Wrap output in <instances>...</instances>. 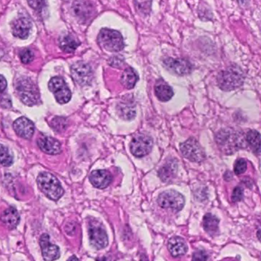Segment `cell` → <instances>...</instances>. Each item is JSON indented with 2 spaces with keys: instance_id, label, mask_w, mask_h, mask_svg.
Listing matches in <instances>:
<instances>
[{
  "instance_id": "cell-37",
  "label": "cell",
  "mask_w": 261,
  "mask_h": 261,
  "mask_svg": "<svg viewBox=\"0 0 261 261\" xmlns=\"http://www.w3.org/2000/svg\"><path fill=\"white\" fill-rule=\"evenodd\" d=\"M7 87L6 80L3 76L0 75V93H2Z\"/></svg>"
},
{
  "instance_id": "cell-22",
  "label": "cell",
  "mask_w": 261,
  "mask_h": 261,
  "mask_svg": "<svg viewBox=\"0 0 261 261\" xmlns=\"http://www.w3.org/2000/svg\"><path fill=\"white\" fill-rule=\"evenodd\" d=\"M119 116L124 119L130 120L136 116V107L132 101L124 100L117 106Z\"/></svg>"
},
{
  "instance_id": "cell-10",
  "label": "cell",
  "mask_w": 261,
  "mask_h": 261,
  "mask_svg": "<svg viewBox=\"0 0 261 261\" xmlns=\"http://www.w3.org/2000/svg\"><path fill=\"white\" fill-rule=\"evenodd\" d=\"M153 141L151 137L139 135L134 137L131 141V153L136 157H143L150 154L153 148Z\"/></svg>"
},
{
  "instance_id": "cell-9",
  "label": "cell",
  "mask_w": 261,
  "mask_h": 261,
  "mask_svg": "<svg viewBox=\"0 0 261 261\" xmlns=\"http://www.w3.org/2000/svg\"><path fill=\"white\" fill-rule=\"evenodd\" d=\"M48 88L54 94L55 99L60 104H66L71 98V92L66 84L64 79L55 77L52 78L48 84Z\"/></svg>"
},
{
  "instance_id": "cell-2",
  "label": "cell",
  "mask_w": 261,
  "mask_h": 261,
  "mask_svg": "<svg viewBox=\"0 0 261 261\" xmlns=\"http://www.w3.org/2000/svg\"><path fill=\"white\" fill-rule=\"evenodd\" d=\"M38 187L45 197L57 201L64 195V189L56 176L50 173H41L37 178Z\"/></svg>"
},
{
  "instance_id": "cell-3",
  "label": "cell",
  "mask_w": 261,
  "mask_h": 261,
  "mask_svg": "<svg viewBox=\"0 0 261 261\" xmlns=\"http://www.w3.org/2000/svg\"><path fill=\"white\" fill-rule=\"evenodd\" d=\"M244 76L238 67H230L218 74V87L225 91L234 90L242 85Z\"/></svg>"
},
{
  "instance_id": "cell-25",
  "label": "cell",
  "mask_w": 261,
  "mask_h": 261,
  "mask_svg": "<svg viewBox=\"0 0 261 261\" xmlns=\"http://www.w3.org/2000/svg\"><path fill=\"white\" fill-rule=\"evenodd\" d=\"M245 140L255 154H259L261 150V135L259 132L255 130L249 131L247 134Z\"/></svg>"
},
{
  "instance_id": "cell-29",
  "label": "cell",
  "mask_w": 261,
  "mask_h": 261,
  "mask_svg": "<svg viewBox=\"0 0 261 261\" xmlns=\"http://www.w3.org/2000/svg\"><path fill=\"white\" fill-rule=\"evenodd\" d=\"M13 162V158L11 155L9 149L3 145L0 144V164L4 167H9Z\"/></svg>"
},
{
  "instance_id": "cell-24",
  "label": "cell",
  "mask_w": 261,
  "mask_h": 261,
  "mask_svg": "<svg viewBox=\"0 0 261 261\" xmlns=\"http://www.w3.org/2000/svg\"><path fill=\"white\" fill-rule=\"evenodd\" d=\"M79 45V41L71 34H67L61 37L60 47L65 52L72 53Z\"/></svg>"
},
{
  "instance_id": "cell-32",
  "label": "cell",
  "mask_w": 261,
  "mask_h": 261,
  "mask_svg": "<svg viewBox=\"0 0 261 261\" xmlns=\"http://www.w3.org/2000/svg\"><path fill=\"white\" fill-rule=\"evenodd\" d=\"M243 197H244V190H243L242 188L237 186L232 193V200L233 202L241 201L242 200Z\"/></svg>"
},
{
  "instance_id": "cell-31",
  "label": "cell",
  "mask_w": 261,
  "mask_h": 261,
  "mask_svg": "<svg viewBox=\"0 0 261 261\" xmlns=\"http://www.w3.org/2000/svg\"><path fill=\"white\" fill-rule=\"evenodd\" d=\"M20 58L23 63H30L34 59V54L30 50H24V51L21 52Z\"/></svg>"
},
{
  "instance_id": "cell-5",
  "label": "cell",
  "mask_w": 261,
  "mask_h": 261,
  "mask_svg": "<svg viewBox=\"0 0 261 261\" xmlns=\"http://www.w3.org/2000/svg\"><path fill=\"white\" fill-rule=\"evenodd\" d=\"M90 244L97 250H101L108 244V236L103 224L98 219H91L88 224Z\"/></svg>"
},
{
  "instance_id": "cell-33",
  "label": "cell",
  "mask_w": 261,
  "mask_h": 261,
  "mask_svg": "<svg viewBox=\"0 0 261 261\" xmlns=\"http://www.w3.org/2000/svg\"><path fill=\"white\" fill-rule=\"evenodd\" d=\"M28 2L35 10H41L45 5V0H28Z\"/></svg>"
},
{
  "instance_id": "cell-8",
  "label": "cell",
  "mask_w": 261,
  "mask_h": 261,
  "mask_svg": "<svg viewBox=\"0 0 261 261\" xmlns=\"http://www.w3.org/2000/svg\"><path fill=\"white\" fill-rule=\"evenodd\" d=\"M181 152L186 158L193 162L199 163L205 159V153L201 145L193 138L181 144Z\"/></svg>"
},
{
  "instance_id": "cell-16",
  "label": "cell",
  "mask_w": 261,
  "mask_h": 261,
  "mask_svg": "<svg viewBox=\"0 0 261 261\" xmlns=\"http://www.w3.org/2000/svg\"><path fill=\"white\" fill-rule=\"evenodd\" d=\"M31 28V22L30 19L26 17L17 18L12 23V33L14 36H16L17 38L25 39L30 35Z\"/></svg>"
},
{
  "instance_id": "cell-34",
  "label": "cell",
  "mask_w": 261,
  "mask_h": 261,
  "mask_svg": "<svg viewBox=\"0 0 261 261\" xmlns=\"http://www.w3.org/2000/svg\"><path fill=\"white\" fill-rule=\"evenodd\" d=\"M0 105L2 108H10L12 106V102H11L10 97L8 95H2L0 96Z\"/></svg>"
},
{
  "instance_id": "cell-20",
  "label": "cell",
  "mask_w": 261,
  "mask_h": 261,
  "mask_svg": "<svg viewBox=\"0 0 261 261\" xmlns=\"http://www.w3.org/2000/svg\"><path fill=\"white\" fill-rule=\"evenodd\" d=\"M155 93L159 100L162 102L170 100L174 96L173 89H172V87L163 80L157 81L155 85Z\"/></svg>"
},
{
  "instance_id": "cell-7",
  "label": "cell",
  "mask_w": 261,
  "mask_h": 261,
  "mask_svg": "<svg viewBox=\"0 0 261 261\" xmlns=\"http://www.w3.org/2000/svg\"><path fill=\"white\" fill-rule=\"evenodd\" d=\"M158 204L162 208H170L179 212L185 205V198L181 193L175 190L163 192L159 196Z\"/></svg>"
},
{
  "instance_id": "cell-36",
  "label": "cell",
  "mask_w": 261,
  "mask_h": 261,
  "mask_svg": "<svg viewBox=\"0 0 261 261\" xmlns=\"http://www.w3.org/2000/svg\"><path fill=\"white\" fill-rule=\"evenodd\" d=\"M207 255L203 251H198L193 255V261H206Z\"/></svg>"
},
{
  "instance_id": "cell-30",
  "label": "cell",
  "mask_w": 261,
  "mask_h": 261,
  "mask_svg": "<svg viewBox=\"0 0 261 261\" xmlns=\"http://www.w3.org/2000/svg\"><path fill=\"white\" fill-rule=\"evenodd\" d=\"M247 162L244 159H238L234 164V171L237 175L244 174L247 170Z\"/></svg>"
},
{
  "instance_id": "cell-6",
  "label": "cell",
  "mask_w": 261,
  "mask_h": 261,
  "mask_svg": "<svg viewBox=\"0 0 261 261\" xmlns=\"http://www.w3.org/2000/svg\"><path fill=\"white\" fill-rule=\"evenodd\" d=\"M98 43L101 48L110 52H119L124 48V39L119 31L103 29L98 35Z\"/></svg>"
},
{
  "instance_id": "cell-39",
  "label": "cell",
  "mask_w": 261,
  "mask_h": 261,
  "mask_svg": "<svg viewBox=\"0 0 261 261\" xmlns=\"http://www.w3.org/2000/svg\"><path fill=\"white\" fill-rule=\"evenodd\" d=\"M67 261H80L79 259L77 258L76 256H72L70 257V258H69L68 260H67Z\"/></svg>"
},
{
  "instance_id": "cell-27",
  "label": "cell",
  "mask_w": 261,
  "mask_h": 261,
  "mask_svg": "<svg viewBox=\"0 0 261 261\" xmlns=\"http://www.w3.org/2000/svg\"><path fill=\"white\" fill-rule=\"evenodd\" d=\"M74 13L77 16L81 18H89L91 14L93 12L92 6L85 1H78V2H74Z\"/></svg>"
},
{
  "instance_id": "cell-18",
  "label": "cell",
  "mask_w": 261,
  "mask_h": 261,
  "mask_svg": "<svg viewBox=\"0 0 261 261\" xmlns=\"http://www.w3.org/2000/svg\"><path fill=\"white\" fill-rule=\"evenodd\" d=\"M168 249L172 256L178 258L186 255L188 246L184 239L180 237H173L168 241Z\"/></svg>"
},
{
  "instance_id": "cell-13",
  "label": "cell",
  "mask_w": 261,
  "mask_h": 261,
  "mask_svg": "<svg viewBox=\"0 0 261 261\" xmlns=\"http://www.w3.org/2000/svg\"><path fill=\"white\" fill-rule=\"evenodd\" d=\"M39 243L41 255L45 261H55L60 258V248L56 244L51 243L50 237L48 234H44L41 236Z\"/></svg>"
},
{
  "instance_id": "cell-23",
  "label": "cell",
  "mask_w": 261,
  "mask_h": 261,
  "mask_svg": "<svg viewBox=\"0 0 261 261\" xmlns=\"http://www.w3.org/2000/svg\"><path fill=\"white\" fill-rule=\"evenodd\" d=\"M138 80H139V77L136 72L131 67H128L124 70L121 76V82L126 88L132 89L136 85Z\"/></svg>"
},
{
  "instance_id": "cell-1",
  "label": "cell",
  "mask_w": 261,
  "mask_h": 261,
  "mask_svg": "<svg viewBox=\"0 0 261 261\" xmlns=\"http://www.w3.org/2000/svg\"><path fill=\"white\" fill-rule=\"evenodd\" d=\"M216 142L220 150L226 154H234L246 147V140L242 134L233 129L220 131L216 135Z\"/></svg>"
},
{
  "instance_id": "cell-11",
  "label": "cell",
  "mask_w": 261,
  "mask_h": 261,
  "mask_svg": "<svg viewBox=\"0 0 261 261\" xmlns=\"http://www.w3.org/2000/svg\"><path fill=\"white\" fill-rule=\"evenodd\" d=\"M70 72L73 79L79 85H88L93 80V70L89 64L84 62L78 61L73 64Z\"/></svg>"
},
{
  "instance_id": "cell-4",
  "label": "cell",
  "mask_w": 261,
  "mask_h": 261,
  "mask_svg": "<svg viewBox=\"0 0 261 261\" xmlns=\"http://www.w3.org/2000/svg\"><path fill=\"white\" fill-rule=\"evenodd\" d=\"M16 92L19 99L29 106L38 104L40 100L38 87L31 79L22 78L16 84Z\"/></svg>"
},
{
  "instance_id": "cell-14",
  "label": "cell",
  "mask_w": 261,
  "mask_h": 261,
  "mask_svg": "<svg viewBox=\"0 0 261 261\" xmlns=\"http://www.w3.org/2000/svg\"><path fill=\"white\" fill-rule=\"evenodd\" d=\"M13 128L16 133L23 139H30L34 135V124L26 117H21L14 121Z\"/></svg>"
},
{
  "instance_id": "cell-21",
  "label": "cell",
  "mask_w": 261,
  "mask_h": 261,
  "mask_svg": "<svg viewBox=\"0 0 261 261\" xmlns=\"http://www.w3.org/2000/svg\"><path fill=\"white\" fill-rule=\"evenodd\" d=\"M177 168V161L175 160L167 161L165 165L159 170L158 176L163 182H168L175 176Z\"/></svg>"
},
{
  "instance_id": "cell-26",
  "label": "cell",
  "mask_w": 261,
  "mask_h": 261,
  "mask_svg": "<svg viewBox=\"0 0 261 261\" xmlns=\"http://www.w3.org/2000/svg\"><path fill=\"white\" fill-rule=\"evenodd\" d=\"M219 220L218 218L212 214L208 213L204 215L203 219V226L204 230L210 234H214L218 230Z\"/></svg>"
},
{
  "instance_id": "cell-28",
  "label": "cell",
  "mask_w": 261,
  "mask_h": 261,
  "mask_svg": "<svg viewBox=\"0 0 261 261\" xmlns=\"http://www.w3.org/2000/svg\"><path fill=\"white\" fill-rule=\"evenodd\" d=\"M153 0H133L136 10L140 15L146 16L151 12Z\"/></svg>"
},
{
  "instance_id": "cell-12",
  "label": "cell",
  "mask_w": 261,
  "mask_h": 261,
  "mask_svg": "<svg viewBox=\"0 0 261 261\" xmlns=\"http://www.w3.org/2000/svg\"><path fill=\"white\" fill-rule=\"evenodd\" d=\"M163 65L167 70L179 76L187 75L193 70L191 63L181 58H166L163 60Z\"/></svg>"
},
{
  "instance_id": "cell-15",
  "label": "cell",
  "mask_w": 261,
  "mask_h": 261,
  "mask_svg": "<svg viewBox=\"0 0 261 261\" xmlns=\"http://www.w3.org/2000/svg\"><path fill=\"white\" fill-rule=\"evenodd\" d=\"M112 175L106 170H97L90 175L91 184L98 189H105L111 183Z\"/></svg>"
},
{
  "instance_id": "cell-19",
  "label": "cell",
  "mask_w": 261,
  "mask_h": 261,
  "mask_svg": "<svg viewBox=\"0 0 261 261\" xmlns=\"http://www.w3.org/2000/svg\"><path fill=\"white\" fill-rule=\"evenodd\" d=\"M0 219L8 229H14L19 225L20 217L16 208L9 207L2 212Z\"/></svg>"
},
{
  "instance_id": "cell-38",
  "label": "cell",
  "mask_w": 261,
  "mask_h": 261,
  "mask_svg": "<svg viewBox=\"0 0 261 261\" xmlns=\"http://www.w3.org/2000/svg\"><path fill=\"white\" fill-rule=\"evenodd\" d=\"M237 1H238L239 4L242 6L248 5V2H249V0H237Z\"/></svg>"
},
{
  "instance_id": "cell-35",
  "label": "cell",
  "mask_w": 261,
  "mask_h": 261,
  "mask_svg": "<svg viewBox=\"0 0 261 261\" xmlns=\"http://www.w3.org/2000/svg\"><path fill=\"white\" fill-rule=\"evenodd\" d=\"M122 59L120 57H112L109 60V64L112 67H120L123 65Z\"/></svg>"
},
{
  "instance_id": "cell-17",
  "label": "cell",
  "mask_w": 261,
  "mask_h": 261,
  "mask_svg": "<svg viewBox=\"0 0 261 261\" xmlns=\"http://www.w3.org/2000/svg\"><path fill=\"white\" fill-rule=\"evenodd\" d=\"M38 146L45 154L56 155L62 152L60 142L51 137H42L38 139Z\"/></svg>"
}]
</instances>
